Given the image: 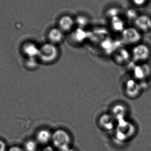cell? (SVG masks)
Here are the masks:
<instances>
[{
	"mask_svg": "<svg viewBox=\"0 0 151 151\" xmlns=\"http://www.w3.org/2000/svg\"><path fill=\"white\" fill-rule=\"evenodd\" d=\"M40 47L33 42H27L24 44L22 51L24 55L27 58H37Z\"/></svg>",
	"mask_w": 151,
	"mask_h": 151,
	"instance_id": "obj_11",
	"label": "cell"
},
{
	"mask_svg": "<svg viewBox=\"0 0 151 151\" xmlns=\"http://www.w3.org/2000/svg\"><path fill=\"white\" fill-rule=\"evenodd\" d=\"M129 112L128 107L124 104H117L112 109L111 115L115 119L119 121L124 119Z\"/></svg>",
	"mask_w": 151,
	"mask_h": 151,
	"instance_id": "obj_9",
	"label": "cell"
},
{
	"mask_svg": "<svg viewBox=\"0 0 151 151\" xmlns=\"http://www.w3.org/2000/svg\"><path fill=\"white\" fill-rule=\"evenodd\" d=\"M63 32L59 28L51 29L48 34L49 42L58 45L62 42L64 39Z\"/></svg>",
	"mask_w": 151,
	"mask_h": 151,
	"instance_id": "obj_10",
	"label": "cell"
},
{
	"mask_svg": "<svg viewBox=\"0 0 151 151\" xmlns=\"http://www.w3.org/2000/svg\"><path fill=\"white\" fill-rule=\"evenodd\" d=\"M113 19L112 26L114 29L117 32H122L125 29L124 22L122 19L117 17H115Z\"/></svg>",
	"mask_w": 151,
	"mask_h": 151,
	"instance_id": "obj_16",
	"label": "cell"
},
{
	"mask_svg": "<svg viewBox=\"0 0 151 151\" xmlns=\"http://www.w3.org/2000/svg\"><path fill=\"white\" fill-rule=\"evenodd\" d=\"M133 4L137 6H142L144 5L148 0H132Z\"/></svg>",
	"mask_w": 151,
	"mask_h": 151,
	"instance_id": "obj_19",
	"label": "cell"
},
{
	"mask_svg": "<svg viewBox=\"0 0 151 151\" xmlns=\"http://www.w3.org/2000/svg\"><path fill=\"white\" fill-rule=\"evenodd\" d=\"M142 83L133 78L128 80L125 83L124 87L125 95L131 99L140 97L144 91V88L142 86Z\"/></svg>",
	"mask_w": 151,
	"mask_h": 151,
	"instance_id": "obj_6",
	"label": "cell"
},
{
	"mask_svg": "<svg viewBox=\"0 0 151 151\" xmlns=\"http://www.w3.org/2000/svg\"><path fill=\"white\" fill-rule=\"evenodd\" d=\"M115 61L119 65H125L132 62L131 51L124 47L120 48L116 51L114 55Z\"/></svg>",
	"mask_w": 151,
	"mask_h": 151,
	"instance_id": "obj_8",
	"label": "cell"
},
{
	"mask_svg": "<svg viewBox=\"0 0 151 151\" xmlns=\"http://www.w3.org/2000/svg\"><path fill=\"white\" fill-rule=\"evenodd\" d=\"M65 151H76L75 150H73V149H71L70 148H69V149H68V150H66Z\"/></svg>",
	"mask_w": 151,
	"mask_h": 151,
	"instance_id": "obj_23",
	"label": "cell"
},
{
	"mask_svg": "<svg viewBox=\"0 0 151 151\" xmlns=\"http://www.w3.org/2000/svg\"><path fill=\"white\" fill-rule=\"evenodd\" d=\"M26 151H36L37 149V144L35 141L30 140L25 144Z\"/></svg>",
	"mask_w": 151,
	"mask_h": 151,
	"instance_id": "obj_17",
	"label": "cell"
},
{
	"mask_svg": "<svg viewBox=\"0 0 151 151\" xmlns=\"http://www.w3.org/2000/svg\"><path fill=\"white\" fill-rule=\"evenodd\" d=\"M42 151H54L53 150V149L52 148H50V147H48L47 148H46L45 150Z\"/></svg>",
	"mask_w": 151,
	"mask_h": 151,
	"instance_id": "obj_22",
	"label": "cell"
},
{
	"mask_svg": "<svg viewBox=\"0 0 151 151\" xmlns=\"http://www.w3.org/2000/svg\"><path fill=\"white\" fill-rule=\"evenodd\" d=\"M6 145L4 141L0 139V151H6Z\"/></svg>",
	"mask_w": 151,
	"mask_h": 151,
	"instance_id": "obj_20",
	"label": "cell"
},
{
	"mask_svg": "<svg viewBox=\"0 0 151 151\" xmlns=\"http://www.w3.org/2000/svg\"><path fill=\"white\" fill-rule=\"evenodd\" d=\"M51 142L54 147L59 151H65L70 148L71 138L64 129H58L52 133Z\"/></svg>",
	"mask_w": 151,
	"mask_h": 151,
	"instance_id": "obj_3",
	"label": "cell"
},
{
	"mask_svg": "<svg viewBox=\"0 0 151 151\" xmlns=\"http://www.w3.org/2000/svg\"><path fill=\"white\" fill-rule=\"evenodd\" d=\"M132 62L135 64H142L150 62L151 47L145 42H142L132 47L130 49Z\"/></svg>",
	"mask_w": 151,
	"mask_h": 151,
	"instance_id": "obj_1",
	"label": "cell"
},
{
	"mask_svg": "<svg viewBox=\"0 0 151 151\" xmlns=\"http://www.w3.org/2000/svg\"><path fill=\"white\" fill-rule=\"evenodd\" d=\"M122 41L133 47L142 42V33L135 27L126 28L122 32Z\"/></svg>",
	"mask_w": 151,
	"mask_h": 151,
	"instance_id": "obj_5",
	"label": "cell"
},
{
	"mask_svg": "<svg viewBox=\"0 0 151 151\" xmlns=\"http://www.w3.org/2000/svg\"><path fill=\"white\" fill-rule=\"evenodd\" d=\"M73 25V19L69 16H63L59 21V28L63 32H68L71 30Z\"/></svg>",
	"mask_w": 151,
	"mask_h": 151,
	"instance_id": "obj_14",
	"label": "cell"
},
{
	"mask_svg": "<svg viewBox=\"0 0 151 151\" xmlns=\"http://www.w3.org/2000/svg\"><path fill=\"white\" fill-rule=\"evenodd\" d=\"M115 119L111 114H104L100 116L99 124L105 130H112L114 127Z\"/></svg>",
	"mask_w": 151,
	"mask_h": 151,
	"instance_id": "obj_12",
	"label": "cell"
},
{
	"mask_svg": "<svg viewBox=\"0 0 151 151\" xmlns=\"http://www.w3.org/2000/svg\"><path fill=\"white\" fill-rule=\"evenodd\" d=\"M134 64L132 69V78L141 82L148 81L151 78V65L150 62Z\"/></svg>",
	"mask_w": 151,
	"mask_h": 151,
	"instance_id": "obj_4",
	"label": "cell"
},
{
	"mask_svg": "<svg viewBox=\"0 0 151 151\" xmlns=\"http://www.w3.org/2000/svg\"><path fill=\"white\" fill-rule=\"evenodd\" d=\"M9 151H25L20 147L18 146H13L10 148Z\"/></svg>",
	"mask_w": 151,
	"mask_h": 151,
	"instance_id": "obj_21",
	"label": "cell"
},
{
	"mask_svg": "<svg viewBox=\"0 0 151 151\" xmlns=\"http://www.w3.org/2000/svg\"><path fill=\"white\" fill-rule=\"evenodd\" d=\"M134 24L141 32H148L151 30V17L146 14L139 15L134 21Z\"/></svg>",
	"mask_w": 151,
	"mask_h": 151,
	"instance_id": "obj_7",
	"label": "cell"
},
{
	"mask_svg": "<svg viewBox=\"0 0 151 151\" xmlns=\"http://www.w3.org/2000/svg\"><path fill=\"white\" fill-rule=\"evenodd\" d=\"M40 62L37 58H27L26 59L24 65L30 70H34L38 68Z\"/></svg>",
	"mask_w": 151,
	"mask_h": 151,
	"instance_id": "obj_15",
	"label": "cell"
},
{
	"mask_svg": "<svg viewBox=\"0 0 151 151\" xmlns=\"http://www.w3.org/2000/svg\"><path fill=\"white\" fill-rule=\"evenodd\" d=\"M59 56V50L57 45L48 42L40 47L37 58L40 63L50 64L57 61Z\"/></svg>",
	"mask_w": 151,
	"mask_h": 151,
	"instance_id": "obj_2",
	"label": "cell"
},
{
	"mask_svg": "<svg viewBox=\"0 0 151 151\" xmlns=\"http://www.w3.org/2000/svg\"><path fill=\"white\" fill-rule=\"evenodd\" d=\"M52 133L47 129H42L36 135L37 141L42 145L47 144L51 142Z\"/></svg>",
	"mask_w": 151,
	"mask_h": 151,
	"instance_id": "obj_13",
	"label": "cell"
},
{
	"mask_svg": "<svg viewBox=\"0 0 151 151\" xmlns=\"http://www.w3.org/2000/svg\"><path fill=\"white\" fill-rule=\"evenodd\" d=\"M139 15L137 11L134 9H130L127 12V17L128 18L134 22Z\"/></svg>",
	"mask_w": 151,
	"mask_h": 151,
	"instance_id": "obj_18",
	"label": "cell"
}]
</instances>
